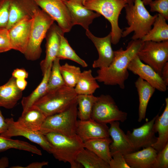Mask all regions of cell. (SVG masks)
I'll list each match as a JSON object with an SVG mask.
<instances>
[{
	"label": "cell",
	"instance_id": "obj_38",
	"mask_svg": "<svg viewBox=\"0 0 168 168\" xmlns=\"http://www.w3.org/2000/svg\"><path fill=\"white\" fill-rule=\"evenodd\" d=\"M168 168V143L161 151L158 152L152 168Z\"/></svg>",
	"mask_w": 168,
	"mask_h": 168
},
{
	"label": "cell",
	"instance_id": "obj_16",
	"mask_svg": "<svg viewBox=\"0 0 168 168\" xmlns=\"http://www.w3.org/2000/svg\"><path fill=\"white\" fill-rule=\"evenodd\" d=\"M62 32H63L54 23L47 31L45 37L46 55L44 59L40 63L43 74L47 69L52 66L54 61L57 58L60 44V35Z\"/></svg>",
	"mask_w": 168,
	"mask_h": 168
},
{
	"label": "cell",
	"instance_id": "obj_15",
	"mask_svg": "<svg viewBox=\"0 0 168 168\" xmlns=\"http://www.w3.org/2000/svg\"><path fill=\"white\" fill-rule=\"evenodd\" d=\"M156 116L141 127L128 131L126 135L135 151L141 148L152 146L155 143L157 137L153 130V125Z\"/></svg>",
	"mask_w": 168,
	"mask_h": 168
},
{
	"label": "cell",
	"instance_id": "obj_30",
	"mask_svg": "<svg viewBox=\"0 0 168 168\" xmlns=\"http://www.w3.org/2000/svg\"><path fill=\"white\" fill-rule=\"evenodd\" d=\"M76 161L85 168H110L108 163L85 148L78 154Z\"/></svg>",
	"mask_w": 168,
	"mask_h": 168
},
{
	"label": "cell",
	"instance_id": "obj_27",
	"mask_svg": "<svg viewBox=\"0 0 168 168\" xmlns=\"http://www.w3.org/2000/svg\"><path fill=\"white\" fill-rule=\"evenodd\" d=\"M166 20L161 15L157 14L153 23V27L141 40L143 42L152 41L160 42L168 40V25Z\"/></svg>",
	"mask_w": 168,
	"mask_h": 168
},
{
	"label": "cell",
	"instance_id": "obj_44",
	"mask_svg": "<svg viewBox=\"0 0 168 168\" xmlns=\"http://www.w3.org/2000/svg\"><path fill=\"white\" fill-rule=\"evenodd\" d=\"M48 162L47 161H43L42 162H34L28 165L23 168H41L43 166L47 165Z\"/></svg>",
	"mask_w": 168,
	"mask_h": 168
},
{
	"label": "cell",
	"instance_id": "obj_8",
	"mask_svg": "<svg viewBox=\"0 0 168 168\" xmlns=\"http://www.w3.org/2000/svg\"><path fill=\"white\" fill-rule=\"evenodd\" d=\"M127 113L120 110L114 99L109 95L97 96L93 105L91 119L107 124L114 121L123 122L127 117Z\"/></svg>",
	"mask_w": 168,
	"mask_h": 168
},
{
	"label": "cell",
	"instance_id": "obj_24",
	"mask_svg": "<svg viewBox=\"0 0 168 168\" xmlns=\"http://www.w3.org/2000/svg\"><path fill=\"white\" fill-rule=\"evenodd\" d=\"M139 97L138 118L141 122L145 118L149 101L156 89L147 81L139 77L135 82Z\"/></svg>",
	"mask_w": 168,
	"mask_h": 168
},
{
	"label": "cell",
	"instance_id": "obj_50",
	"mask_svg": "<svg viewBox=\"0 0 168 168\" xmlns=\"http://www.w3.org/2000/svg\"><path fill=\"white\" fill-rule=\"evenodd\" d=\"M76 0L79 1H81V2H82V0Z\"/></svg>",
	"mask_w": 168,
	"mask_h": 168
},
{
	"label": "cell",
	"instance_id": "obj_29",
	"mask_svg": "<svg viewBox=\"0 0 168 168\" xmlns=\"http://www.w3.org/2000/svg\"><path fill=\"white\" fill-rule=\"evenodd\" d=\"M91 69L81 72L78 80L74 88L77 95L93 94L100 88Z\"/></svg>",
	"mask_w": 168,
	"mask_h": 168
},
{
	"label": "cell",
	"instance_id": "obj_23",
	"mask_svg": "<svg viewBox=\"0 0 168 168\" xmlns=\"http://www.w3.org/2000/svg\"><path fill=\"white\" fill-rule=\"evenodd\" d=\"M166 106L162 114H158L153 125V130L158 133L156 141L152 146L158 152L161 150L168 143V98L165 99Z\"/></svg>",
	"mask_w": 168,
	"mask_h": 168
},
{
	"label": "cell",
	"instance_id": "obj_31",
	"mask_svg": "<svg viewBox=\"0 0 168 168\" xmlns=\"http://www.w3.org/2000/svg\"><path fill=\"white\" fill-rule=\"evenodd\" d=\"M11 148L28 151L41 155V151L35 146L21 140H14L0 135V153Z\"/></svg>",
	"mask_w": 168,
	"mask_h": 168
},
{
	"label": "cell",
	"instance_id": "obj_2",
	"mask_svg": "<svg viewBox=\"0 0 168 168\" xmlns=\"http://www.w3.org/2000/svg\"><path fill=\"white\" fill-rule=\"evenodd\" d=\"M44 135L50 144V154L55 159L60 161L68 162L71 168L82 167L76 159L84 146L83 142L77 134L69 136L51 132Z\"/></svg>",
	"mask_w": 168,
	"mask_h": 168
},
{
	"label": "cell",
	"instance_id": "obj_45",
	"mask_svg": "<svg viewBox=\"0 0 168 168\" xmlns=\"http://www.w3.org/2000/svg\"><path fill=\"white\" fill-rule=\"evenodd\" d=\"M16 82L17 87L22 91L26 88L27 84L26 81L24 79H16Z\"/></svg>",
	"mask_w": 168,
	"mask_h": 168
},
{
	"label": "cell",
	"instance_id": "obj_13",
	"mask_svg": "<svg viewBox=\"0 0 168 168\" xmlns=\"http://www.w3.org/2000/svg\"><path fill=\"white\" fill-rule=\"evenodd\" d=\"M128 69L147 82L156 89L161 92L166 91L167 86L161 76L150 66L142 62L137 55L130 62Z\"/></svg>",
	"mask_w": 168,
	"mask_h": 168
},
{
	"label": "cell",
	"instance_id": "obj_4",
	"mask_svg": "<svg viewBox=\"0 0 168 168\" xmlns=\"http://www.w3.org/2000/svg\"><path fill=\"white\" fill-rule=\"evenodd\" d=\"M77 95L74 88L64 85L47 91L33 105L47 117L65 110L76 100Z\"/></svg>",
	"mask_w": 168,
	"mask_h": 168
},
{
	"label": "cell",
	"instance_id": "obj_6",
	"mask_svg": "<svg viewBox=\"0 0 168 168\" xmlns=\"http://www.w3.org/2000/svg\"><path fill=\"white\" fill-rule=\"evenodd\" d=\"M127 4L126 0H85L83 4L87 8L102 15L110 22L111 43L116 44L122 37L123 31L119 26V16Z\"/></svg>",
	"mask_w": 168,
	"mask_h": 168
},
{
	"label": "cell",
	"instance_id": "obj_26",
	"mask_svg": "<svg viewBox=\"0 0 168 168\" xmlns=\"http://www.w3.org/2000/svg\"><path fill=\"white\" fill-rule=\"evenodd\" d=\"M112 139L110 137L93 139L84 142V148L92 152L109 164L112 159L110 145Z\"/></svg>",
	"mask_w": 168,
	"mask_h": 168
},
{
	"label": "cell",
	"instance_id": "obj_35",
	"mask_svg": "<svg viewBox=\"0 0 168 168\" xmlns=\"http://www.w3.org/2000/svg\"><path fill=\"white\" fill-rule=\"evenodd\" d=\"M60 60L56 58L53 63L48 81L47 91L65 85L60 71Z\"/></svg>",
	"mask_w": 168,
	"mask_h": 168
},
{
	"label": "cell",
	"instance_id": "obj_48",
	"mask_svg": "<svg viewBox=\"0 0 168 168\" xmlns=\"http://www.w3.org/2000/svg\"><path fill=\"white\" fill-rule=\"evenodd\" d=\"M127 2V4L129 5L133 4L134 3V0H126Z\"/></svg>",
	"mask_w": 168,
	"mask_h": 168
},
{
	"label": "cell",
	"instance_id": "obj_43",
	"mask_svg": "<svg viewBox=\"0 0 168 168\" xmlns=\"http://www.w3.org/2000/svg\"><path fill=\"white\" fill-rule=\"evenodd\" d=\"M8 124L0 110V135L5 132L7 129Z\"/></svg>",
	"mask_w": 168,
	"mask_h": 168
},
{
	"label": "cell",
	"instance_id": "obj_5",
	"mask_svg": "<svg viewBox=\"0 0 168 168\" xmlns=\"http://www.w3.org/2000/svg\"><path fill=\"white\" fill-rule=\"evenodd\" d=\"M32 18L29 39L24 54L26 59L33 61L40 58L42 52V42L54 21L40 7L35 10Z\"/></svg>",
	"mask_w": 168,
	"mask_h": 168
},
{
	"label": "cell",
	"instance_id": "obj_46",
	"mask_svg": "<svg viewBox=\"0 0 168 168\" xmlns=\"http://www.w3.org/2000/svg\"><path fill=\"white\" fill-rule=\"evenodd\" d=\"M9 160L6 157H3L0 159V168H4L8 167Z\"/></svg>",
	"mask_w": 168,
	"mask_h": 168
},
{
	"label": "cell",
	"instance_id": "obj_42",
	"mask_svg": "<svg viewBox=\"0 0 168 168\" xmlns=\"http://www.w3.org/2000/svg\"><path fill=\"white\" fill-rule=\"evenodd\" d=\"M161 77L166 85L167 86L168 85V62L166 63L162 68Z\"/></svg>",
	"mask_w": 168,
	"mask_h": 168
},
{
	"label": "cell",
	"instance_id": "obj_22",
	"mask_svg": "<svg viewBox=\"0 0 168 168\" xmlns=\"http://www.w3.org/2000/svg\"><path fill=\"white\" fill-rule=\"evenodd\" d=\"M22 95V91L16 85V79L12 77L7 83L0 86V107L13 108Z\"/></svg>",
	"mask_w": 168,
	"mask_h": 168
},
{
	"label": "cell",
	"instance_id": "obj_32",
	"mask_svg": "<svg viewBox=\"0 0 168 168\" xmlns=\"http://www.w3.org/2000/svg\"><path fill=\"white\" fill-rule=\"evenodd\" d=\"M97 99L93 94L77 95V116L81 120L91 119L93 107Z\"/></svg>",
	"mask_w": 168,
	"mask_h": 168
},
{
	"label": "cell",
	"instance_id": "obj_47",
	"mask_svg": "<svg viewBox=\"0 0 168 168\" xmlns=\"http://www.w3.org/2000/svg\"><path fill=\"white\" fill-rule=\"evenodd\" d=\"M155 0H142L144 5H148L152 1Z\"/></svg>",
	"mask_w": 168,
	"mask_h": 168
},
{
	"label": "cell",
	"instance_id": "obj_10",
	"mask_svg": "<svg viewBox=\"0 0 168 168\" xmlns=\"http://www.w3.org/2000/svg\"><path fill=\"white\" fill-rule=\"evenodd\" d=\"M41 9L56 21L64 33L69 32L74 26L65 0H34Z\"/></svg>",
	"mask_w": 168,
	"mask_h": 168
},
{
	"label": "cell",
	"instance_id": "obj_39",
	"mask_svg": "<svg viewBox=\"0 0 168 168\" xmlns=\"http://www.w3.org/2000/svg\"><path fill=\"white\" fill-rule=\"evenodd\" d=\"M111 155L112 159L109 163L110 168H131L121 152H115Z\"/></svg>",
	"mask_w": 168,
	"mask_h": 168
},
{
	"label": "cell",
	"instance_id": "obj_34",
	"mask_svg": "<svg viewBox=\"0 0 168 168\" xmlns=\"http://www.w3.org/2000/svg\"><path fill=\"white\" fill-rule=\"evenodd\" d=\"M60 69L65 85L74 88L81 72L80 68L66 63Z\"/></svg>",
	"mask_w": 168,
	"mask_h": 168
},
{
	"label": "cell",
	"instance_id": "obj_9",
	"mask_svg": "<svg viewBox=\"0 0 168 168\" xmlns=\"http://www.w3.org/2000/svg\"><path fill=\"white\" fill-rule=\"evenodd\" d=\"M137 55L142 62L150 66L161 76L162 68L168 61V40L144 41Z\"/></svg>",
	"mask_w": 168,
	"mask_h": 168
},
{
	"label": "cell",
	"instance_id": "obj_7",
	"mask_svg": "<svg viewBox=\"0 0 168 168\" xmlns=\"http://www.w3.org/2000/svg\"><path fill=\"white\" fill-rule=\"evenodd\" d=\"M77 117L76 100L63 111L46 117L40 131L44 134L54 132L73 135L76 134Z\"/></svg>",
	"mask_w": 168,
	"mask_h": 168
},
{
	"label": "cell",
	"instance_id": "obj_14",
	"mask_svg": "<svg viewBox=\"0 0 168 168\" xmlns=\"http://www.w3.org/2000/svg\"><path fill=\"white\" fill-rule=\"evenodd\" d=\"M86 34L93 43L99 54L98 58L93 62L92 67L101 69L109 66L114 56V51L111 46L110 32L106 36L102 38L96 37L89 29L86 30Z\"/></svg>",
	"mask_w": 168,
	"mask_h": 168
},
{
	"label": "cell",
	"instance_id": "obj_18",
	"mask_svg": "<svg viewBox=\"0 0 168 168\" xmlns=\"http://www.w3.org/2000/svg\"><path fill=\"white\" fill-rule=\"evenodd\" d=\"M109 128L106 124L99 123L91 119L79 120L76 134L84 142L93 139L110 137Z\"/></svg>",
	"mask_w": 168,
	"mask_h": 168
},
{
	"label": "cell",
	"instance_id": "obj_19",
	"mask_svg": "<svg viewBox=\"0 0 168 168\" xmlns=\"http://www.w3.org/2000/svg\"><path fill=\"white\" fill-rule=\"evenodd\" d=\"M39 8L34 0H11L7 29L26 17L32 18L35 10Z\"/></svg>",
	"mask_w": 168,
	"mask_h": 168
},
{
	"label": "cell",
	"instance_id": "obj_51",
	"mask_svg": "<svg viewBox=\"0 0 168 168\" xmlns=\"http://www.w3.org/2000/svg\"></svg>",
	"mask_w": 168,
	"mask_h": 168
},
{
	"label": "cell",
	"instance_id": "obj_11",
	"mask_svg": "<svg viewBox=\"0 0 168 168\" xmlns=\"http://www.w3.org/2000/svg\"><path fill=\"white\" fill-rule=\"evenodd\" d=\"M5 119L8 125V128L0 135L8 138L23 136L39 145L43 150L50 154V144L44 134L40 131L33 130L26 127L15 121L13 118Z\"/></svg>",
	"mask_w": 168,
	"mask_h": 168
},
{
	"label": "cell",
	"instance_id": "obj_36",
	"mask_svg": "<svg viewBox=\"0 0 168 168\" xmlns=\"http://www.w3.org/2000/svg\"><path fill=\"white\" fill-rule=\"evenodd\" d=\"M11 0H0V30L7 29Z\"/></svg>",
	"mask_w": 168,
	"mask_h": 168
},
{
	"label": "cell",
	"instance_id": "obj_41",
	"mask_svg": "<svg viewBox=\"0 0 168 168\" xmlns=\"http://www.w3.org/2000/svg\"><path fill=\"white\" fill-rule=\"evenodd\" d=\"M28 72L23 68H16L14 70L12 73V77L16 79H26L28 78Z\"/></svg>",
	"mask_w": 168,
	"mask_h": 168
},
{
	"label": "cell",
	"instance_id": "obj_37",
	"mask_svg": "<svg viewBox=\"0 0 168 168\" xmlns=\"http://www.w3.org/2000/svg\"><path fill=\"white\" fill-rule=\"evenodd\" d=\"M150 11L157 12L166 20H168V0H155L149 4Z\"/></svg>",
	"mask_w": 168,
	"mask_h": 168
},
{
	"label": "cell",
	"instance_id": "obj_3",
	"mask_svg": "<svg viewBox=\"0 0 168 168\" xmlns=\"http://www.w3.org/2000/svg\"><path fill=\"white\" fill-rule=\"evenodd\" d=\"M124 8L128 26L122 31V37H125L133 32L132 40L141 39L152 28L157 14L151 15L142 0H134L133 4H127Z\"/></svg>",
	"mask_w": 168,
	"mask_h": 168
},
{
	"label": "cell",
	"instance_id": "obj_1",
	"mask_svg": "<svg viewBox=\"0 0 168 168\" xmlns=\"http://www.w3.org/2000/svg\"><path fill=\"white\" fill-rule=\"evenodd\" d=\"M143 43L141 39L132 40L125 49L121 48L114 51V58L110 65L97 71V75L95 77L97 81L106 85H118L121 89H124L125 82L129 75L128 66L137 55Z\"/></svg>",
	"mask_w": 168,
	"mask_h": 168
},
{
	"label": "cell",
	"instance_id": "obj_33",
	"mask_svg": "<svg viewBox=\"0 0 168 168\" xmlns=\"http://www.w3.org/2000/svg\"><path fill=\"white\" fill-rule=\"evenodd\" d=\"M64 33L60 35V41L57 58L60 59H69L76 62L82 67L86 68L88 64L81 58L70 46L67 40L64 37Z\"/></svg>",
	"mask_w": 168,
	"mask_h": 168
},
{
	"label": "cell",
	"instance_id": "obj_17",
	"mask_svg": "<svg viewBox=\"0 0 168 168\" xmlns=\"http://www.w3.org/2000/svg\"><path fill=\"white\" fill-rule=\"evenodd\" d=\"M69 10L73 26H81L86 30L95 18L101 15L85 7L82 2L76 0H65Z\"/></svg>",
	"mask_w": 168,
	"mask_h": 168
},
{
	"label": "cell",
	"instance_id": "obj_21",
	"mask_svg": "<svg viewBox=\"0 0 168 168\" xmlns=\"http://www.w3.org/2000/svg\"><path fill=\"white\" fill-rule=\"evenodd\" d=\"M158 152L152 147L124 155L131 168H152Z\"/></svg>",
	"mask_w": 168,
	"mask_h": 168
},
{
	"label": "cell",
	"instance_id": "obj_40",
	"mask_svg": "<svg viewBox=\"0 0 168 168\" xmlns=\"http://www.w3.org/2000/svg\"><path fill=\"white\" fill-rule=\"evenodd\" d=\"M12 49L7 29L0 30V53Z\"/></svg>",
	"mask_w": 168,
	"mask_h": 168
},
{
	"label": "cell",
	"instance_id": "obj_25",
	"mask_svg": "<svg viewBox=\"0 0 168 168\" xmlns=\"http://www.w3.org/2000/svg\"><path fill=\"white\" fill-rule=\"evenodd\" d=\"M46 117L38 108L33 106L24 113L17 121L20 124L34 131H40Z\"/></svg>",
	"mask_w": 168,
	"mask_h": 168
},
{
	"label": "cell",
	"instance_id": "obj_28",
	"mask_svg": "<svg viewBox=\"0 0 168 168\" xmlns=\"http://www.w3.org/2000/svg\"><path fill=\"white\" fill-rule=\"evenodd\" d=\"M51 66L49 67L43 74L42 79L35 89L29 95L22 98L21 103L23 108L22 113L26 111L46 92L48 83Z\"/></svg>",
	"mask_w": 168,
	"mask_h": 168
},
{
	"label": "cell",
	"instance_id": "obj_12",
	"mask_svg": "<svg viewBox=\"0 0 168 168\" xmlns=\"http://www.w3.org/2000/svg\"><path fill=\"white\" fill-rule=\"evenodd\" d=\"M33 21L32 18L26 17L8 29L12 49L24 54L28 43Z\"/></svg>",
	"mask_w": 168,
	"mask_h": 168
},
{
	"label": "cell",
	"instance_id": "obj_20",
	"mask_svg": "<svg viewBox=\"0 0 168 168\" xmlns=\"http://www.w3.org/2000/svg\"><path fill=\"white\" fill-rule=\"evenodd\" d=\"M109 124V133L112 139L110 145L111 154L119 152L124 155L135 151L126 134L120 128L119 121Z\"/></svg>",
	"mask_w": 168,
	"mask_h": 168
},
{
	"label": "cell",
	"instance_id": "obj_49",
	"mask_svg": "<svg viewBox=\"0 0 168 168\" xmlns=\"http://www.w3.org/2000/svg\"><path fill=\"white\" fill-rule=\"evenodd\" d=\"M85 0H82V4L84 2H85Z\"/></svg>",
	"mask_w": 168,
	"mask_h": 168
}]
</instances>
